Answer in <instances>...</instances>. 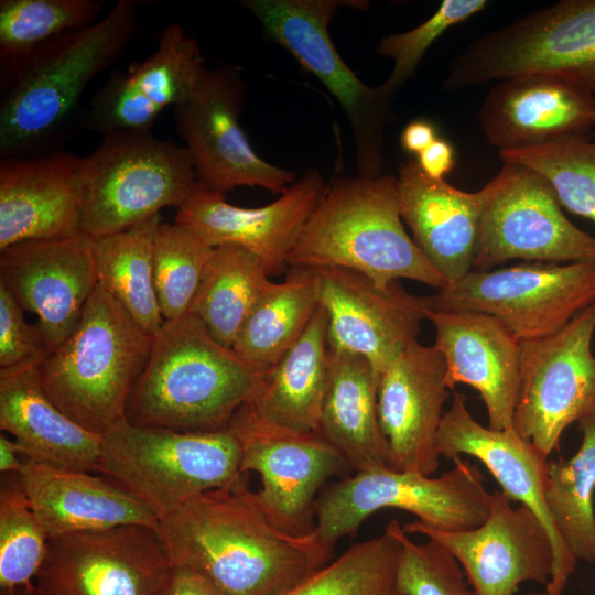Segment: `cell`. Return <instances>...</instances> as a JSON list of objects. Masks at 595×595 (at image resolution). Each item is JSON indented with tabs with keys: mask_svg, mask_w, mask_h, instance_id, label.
<instances>
[{
	"mask_svg": "<svg viewBox=\"0 0 595 595\" xmlns=\"http://www.w3.org/2000/svg\"><path fill=\"white\" fill-rule=\"evenodd\" d=\"M99 0H1V89L40 47L97 22Z\"/></svg>",
	"mask_w": 595,
	"mask_h": 595,
	"instance_id": "36",
	"label": "cell"
},
{
	"mask_svg": "<svg viewBox=\"0 0 595 595\" xmlns=\"http://www.w3.org/2000/svg\"><path fill=\"white\" fill-rule=\"evenodd\" d=\"M0 595H37V592L33 584L26 587H18L13 589L0 591Z\"/></svg>",
	"mask_w": 595,
	"mask_h": 595,
	"instance_id": "48",
	"label": "cell"
},
{
	"mask_svg": "<svg viewBox=\"0 0 595 595\" xmlns=\"http://www.w3.org/2000/svg\"><path fill=\"white\" fill-rule=\"evenodd\" d=\"M439 138L435 126L426 119L410 121L401 132L402 148L413 154H420Z\"/></svg>",
	"mask_w": 595,
	"mask_h": 595,
	"instance_id": "46",
	"label": "cell"
},
{
	"mask_svg": "<svg viewBox=\"0 0 595 595\" xmlns=\"http://www.w3.org/2000/svg\"><path fill=\"white\" fill-rule=\"evenodd\" d=\"M582 443L569 459L547 464L545 500L576 560L595 562V414L578 422Z\"/></svg>",
	"mask_w": 595,
	"mask_h": 595,
	"instance_id": "35",
	"label": "cell"
},
{
	"mask_svg": "<svg viewBox=\"0 0 595 595\" xmlns=\"http://www.w3.org/2000/svg\"><path fill=\"white\" fill-rule=\"evenodd\" d=\"M171 565L186 567L221 595H286L331 562L334 549L315 530L296 534L266 510L244 473L159 519Z\"/></svg>",
	"mask_w": 595,
	"mask_h": 595,
	"instance_id": "1",
	"label": "cell"
},
{
	"mask_svg": "<svg viewBox=\"0 0 595 595\" xmlns=\"http://www.w3.org/2000/svg\"><path fill=\"white\" fill-rule=\"evenodd\" d=\"M401 549L396 573L398 595H474L461 564L444 547L411 540L396 519L387 526Z\"/></svg>",
	"mask_w": 595,
	"mask_h": 595,
	"instance_id": "41",
	"label": "cell"
},
{
	"mask_svg": "<svg viewBox=\"0 0 595 595\" xmlns=\"http://www.w3.org/2000/svg\"><path fill=\"white\" fill-rule=\"evenodd\" d=\"M440 477L388 466L356 472L327 487L315 505V533L334 549L354 536L374 512L393 508L413 513L425 526L444 532L472 530L489 515L491 493L479 467L465 458Z\"/></svg>",
	"mask_w": 595,
	"mask_h": 595,
	"instance_id": "7",
	"label": "cell"
},
{
	"mask_svg": "<svg viewBox=\"0 0 595 595\" xmlns=\"http://www.w3.org/2000/svg\"><path fill=\"white\" fill-rule=\"evenodd\" d=\"M403 530L452 553L474 595H517L522 583L545 587L551 578L553 549L544 526L524 505L512 507L499 490L491 493L489 515L475 529L444 532L414 520Z\"/></svg>",
	"mask_w": 595,
	"mask_h": 595,
	"instance_id": "17",
	"label": "cell"
},
{
	"mask_svg": "<svg viewBox=\"0 0 595 595\" xmlns=\"http://www.w3.org/2000/svg\"><path fill=\"white\" fill-rule=\"evenodd\" d=\"M484 191L473 270H489L513 259L595 262V238L564 216L551 185L533 170L504 162Z\"/></svg>",
	"mask_w": 595,
	"mask_h": 595,
	"instance_id": "13",
	"label": "cell"
},
{
	"mask_svg": "<svg viewBox=\"0 0 595 595\" xmlns=\"http://www.w3.org/2000/svg\"><path fill=\"white\" fill-rule=\"evenodd\" d=\"M152 343L153 335L97 284L74 331L37 367L42 386L65 414L102 435L126 419Z\"/></svg>",
	"mask_w": 595,
	"mask_h": 595,
	"instance_id": "5",
	"label": "cell"
},
{
	"mask_svg": "<svg viewBox=\"0 0 595 595\" xmlns=\"http://www.w3.org/2000/svg\"><path fill=\"white\" fill-rule=\"evenodd\" d=\"M213 249L177 223H160L153 245V280L164 321L190 312Z\"/></svg>",
	"mask_w": 595,
	"mask_h": 595,
	"instance_id": "40",
	"label": "cell"
},
{
	"mask_svg": "<svg viewBox=\"0 0 595 595\" xmlns=\"http://www.w3.org/2000/svg\"><path fill=\"white\" fill-rule=\"evenodd\" d=\"M400 549L398 538L385 527L382 534L354 544L286 595H398Z\"/></svg>",
	"mask_w": 595,
	"mask_h": 595,
	"instance_id": "37",
	"label": "cell"
},
{
	"mask_svg": "<svg viewBox=\"0 0 595 595\" xmlns=\"http://www.w3.org/2000/svg\"><path fill=\"white\" fill-rule=\"evenodd\" d=\"M207 68L199 46L180 24L165 28L155 51L126 71L113 72L93 96L87 125L102 136L149 132L167 108L185 102Z\"/></svg>",
	"mask_w": 595,
	"mask_h": 595,
	"instance_id": "22",
	"label": "cell"
},
{
	"mask_svg": "<svg viewBox=\"0 0 595 595\" xmlns=\"http://www.w3.org/2000/svg\"><path fill=\"white\" fill-rule=\"evenodd\" d=\"M320 307L315 269L291 267L271 282L242 324L232 350L256 374L271 368L303 335Z\"/></svg>",
	"mask_w": 595,
	"mask_h": 595,
	"instance_id": "32",
	"label": "cell"
},
{
	"mask_svg": "<svg viewBox=\"0 0 595 595\" xmlns=\"http://www.w3.org/2000/svg\"><path fill=\"white\" fill-rule=\"evenodd\" d=\"M379 376L367 358L329 349L318 433L356 472L390 467V447L378 418Z\"/></svg>",
	"mask_w": 595,
	"mask_h": 595,
	"instance_id": "30",
	"label": "cell"
},
{
	"mask_svg": "<svg viewBox=\"0 0 595 595\" xmlns=\"http://www.w3.org/2000/svg\"><path fill=\"white\" fill-rule=\"evenodd\" d=\"M259 375L192 313L164 321L126 408L134 425L181 432L226 429Z\"/></svg>",
	"mask_w": 595,
	"mask_h": 595,
	"instance_id": "2",
	"label": "cell"
},
{
	"mask_svg": "<svg viewBox=\"0 0 595 595\" xmlns=\"http://www.w3.org/2000/svg\"><path fill=\"white\" fill-rule=\"evenodd\" d=\"M529 74L595 95V0H561L477 37L450 61L443 86L458 91Z\"/></svg>",
	"mask_w": 595,
	"mask_h": 595,
	"instance_id": "8",
	"label": "cell"
},
{
	"mask_svg": "<svg viewBox=\"0 0 595 595\" xmlns=\"http://www.w3.org/2000/svg\"><path fill=\"white\" fill-rule=\"evenodd\" d=\"M441 457L472 456L484 464L511 501L529 508L544 526L553 549L548 595H563L577 560L559 533L545 500L547 459L511 428L497 431L483 426L469 413L465 398L454 393L436 440Z\"/></svg>",
	"mask_w": 595,
	"mask_h": 595,
	"instance_id": "20",
	"label": "cell"
},
{
	"mask_svg": "<svg viewBox=\"0 0 595 595\" xmlns=\"http://www.w3.org/2000/svg\"><path fill=\"white\" fill-rule=\"evenodd\" d=\"M416 162L430 178L444 180L455 165L454 148L448 141L439 137L418 154Z\"/></svg>",
	"mask_w": 595,
	"mask_h": 595,
	"instance_id": "45",
	"label": "cell"
},
{
	"mask_svg": "<svg viewBox=\"0 0 595 595\" xmlns=\"http://www.w3.org/2000/svg\"><path fill=\"white\" fill-rule=\"evenodd\" d=\"M429 310L480 312L501 321L521 340L562 329L595 302V262H524L472 270L425 296Z\"/></svg>",
	"mask_w": 595,
	"mask_h": 595,
	"instance_id": "11",
	"label": "cell"
},
{
	"mask_svg": "<svg viewBox=\"0 0 595 595\" xmlns=\"http://www.w3.org/2000/svg\"><path fill=\"white\" fill-rule=\"evenodd\" d=\"M24 457L21 454L18 444L4 432L0 435V473L19 474L23 466Z\"/></svg>",
	"mask_w": 595,
	"mask_h": 595,
	"instance_id": "47",
	"label": "cell"
},
{
	"mask_svg": "<svg viewBox=\"0 0 595 595\" xmlns=\"http://www.w3.org/2000/svg\"><path fill=\"white\" fill-rule=\"evenodd\" d=\"M502 162L524 165L548 181L560 205L595 226V139L562 138L544 144L499 151Z\"/></svg>",
	"mask_w": 595,
	"mask_h": 595,
	"instance_id": "38",
	"label": "cell"
},
{
	"mask_svg": "<svg viewBox=\"0 0 595 595\" xmlns=\"http://www.w3.org/2000/svg\"><path fill=\"white\" fill-rule=\"evenodd\" d=\"M448 398L445 361L434 345L416 340L380 371L378 418L391 468L430 476L436 472V440Z\"/></svg>",
	"mask_w": 595,
	"mask_h": 595,
	"instance_id": "23",
	"label": "cell"
},
{
	"mask_svg": "<svg viewBox=\"0 0 595 595\" xmlns=\"http://www.w3.org/2000/svg\"><path fill=\"white\" fill-rule=\"evenodd\" d=\"M327 315L320 305L299 340L267 371L246 404L260 419L298 431L318 432L328 379Z\"/></svg>",
	"mask_w": 595,
	"mask_h": 595,
	"instance_id": "31",
	"label": "cell"
},
{
	"mask_svg": "<svg viewBox=\"0 0 595 595\" xmlns=\"http://www.w3.org/2000/svg\"><path fill=\"white\" fill-rule=\"evenodd\" d=\"M136 29L134 1L119 0L90 26L34 52L1 89V158L31 155L58 138L89 82L120 56Z\"/></svg>",
	"mask_w": 595,
	"mask_h": 595,
	"instance_id": "4",
	"label": "cell"
},
{
	"mask_svg": "<svg viewBox=\"0 0 595 595\" xmlns=\"http://www.w3.org/2000/svg\"><path fill=\"white\" fill-rule=\"evenodd\" d=\"M246 86L234 66L207 69L195 93L175 107L174 123L185 142L197 181L225 193L259 186L282 194L295 181L291 171L262 160L239 125Z\"/></svg>",
	"mask_w": 595,
	"mask_h": 595,
	"instance_id": "15",
	"label": "cell"
},
{
	"mask_svg": "<svg viewBox=\"0 0 595 595\" xmlns=\"http://www.w3.org/2000/svg\"><path fill=\"white\" fill-rule=\"evenodd\" d=\"M328 185L317 170H309L278 199L246 208L229 204L223 193L197 184L177 208L175 223L208 246H240L255 253L269 275L289 269V256Z\"/></svg>",
	"mask_w": 595,
	"mask_h": 595,
	"instance_id": "19",
	"label": "cell"
},
{
	"mask_svg": "<svg viewBox=\"0 0 595 595\" xmlns=\"http://www.w3.org/2000/svg\"><path fill=\"white\" fill-rule=\"evenodd\" d=\"M595 302L550 336L520 342L512 429L548 459L565 429L595 414Z\"/></svg>",
	"mask_w": 595,
	"mask_h": 595,
	"instance_id": "12",
	"label": "cell"
},
{
	"mask_svg": "<svg viewBox=\"0 0 595 595\" xmlns=\"http://www.w3.org/2000/svg\"><path fill=\"white\" fill-rule=\"evenodd\" d=\"M266 33L312 73L336 98L351 127L357 173L382 175L385 129L394 121V95L363 83L338 55L328 24L343 6L366 8V1L244 0Z\"/></svg>",
	"mask_w": 595,
	"mask_h": 595,
	"instance_id": "10",
	"label": "cell"
},
{
	"mask_svg": "<svg viewBox=\"0 0 595 595\" xmlns=\"http://www.w3.org/2000/svg\"><path fill=\"white\" fill-rule=\"evenodd\" d=\"M289 268H346L385 286L408 279L448 285L407 234L397 177L339 176L328 187L289 256Z\"/></svg>",
	"mask_w": 595,
	"mask_h": 595,
	"instance_id": "3",
	"label": "cell"
},
{
	"mask_svg": "<svg viewBox=\"0 0 595 595\" xmlns=\"http://www.w3.org/2000/svg\"><path fill=\"white\" fill-rule=\"evenodd\" d=\"M24 458L22 487L48 540L122 526L156 529L159 518L108 477Z\"/></svg>",
	"mask_w": 595,
	"mask_h": 595,
	"instance_id": "27",
	"label": "cell"
},
{
	"mask_svg": "<svg viewBox=\"0 0 595 595\" xmlns=\"http://www.w3.org/2000/svg\"><path fill=\"white\" fill-rule=\"evenodd\" d=\"M171 563L155 529L122 526L48 540L37 595H156Z\"/></svg>",
	"mask_w": 595,
	"mask_h": 595,
	"instance_id": "16",
	"label": "cell"
},
{
	"mask_svg": "<svg viewBox=\"0 0 595 595\" xmlns=\"http://www.w3.org/2000/svg\"><path fill=\"white\" fill-rule=\"evenodd\" d=\"M84 158L80 232L91 239L123 231L162 208H180L197 184L185 147L149 132L102 136Z\"/></svg>",
	"mask_w": 595,
	"mask_h": 595,
	"instance_id": "9",
	"label": "cell"
},
{
	"mask_svg": "<svg viewBox=\"0 0 595 595\" xmlns=\"http://www.w3.org/2000/svg\"><path fill=\"white\" fill-rule=\"evenodd\" d=\"M160 214L123 231L91 239L102 286L151 335L164 323L153 280V245Z\"/></svg>",
	"mask_w": 595,
	"mask_h": 595,
	"instance_id": "34",
	"label": "cell"
},
{
	"mask_svg": "<svg viewBox=\"0 0 595 595\" xmlns=\"http://www.w3.org/2000/svg\"><path fill=\"white\" fill-rule=\"evenodd\" d=\"M271 282L255 253L236 245L215 247L188 313L214 339L232 348L242 324Z\"/></svg>",
	"mask_w": 595,
	"mask_h": 595,
	"instance_id": "33",
	"label": "cell"
},
{
	"mask_svg": "<svg viewBox=\"0 0 595 595\" xmlns=\"http://www.w3.org/2000/svg\"><path fill=\"white\" fill-rule=\"evenodd\" d=\"M227 428L241 450V472L261 479L257 491L268 513L285 530H315L317 491L348 467L345 457L318 432L282 428L257 416L245 403Z\"/></svg>",
	"mask_w": 595,
	"mask_h": 595,
	"instance_id": "14",
	"label": "cell"
},
{
	"mask_svg": "<svg viewBox=\"0 0 595 595\" xmlns=\"http://www.w3.org/2000/svg\"><path fill=\"white\" fill-rule=\"evenodd\" d=\"M435 329L434 347L446 366L450 390L476 389L487 410L488 428H512L520 386V342L497 317L480 312L426 310Z\"/></svg>",
	"mask_w": 595,
	"mask_h": 595,
	"instance_id": "25",
	"label": "cell"
},
{
	"mask_svg": "<svg viewBox=\"0 0 595 595\" xmlns=\"http://www.w3.org/2000/svg\"><path fill=\"white\" fill-rule=\"evenodd\" d=\"M315 270L329 349L360 355L380 372L416 342L425 296L411 294L399 280L381 286L351 269Z\"/></svg>",
	"mask_w": 595,
	"mask_h": 595,
	"instance_id": "18",
	"label": "cell"
},
{
	"mask_svg": "<svg viewBox=\"0 0 595 595\" xmlns=\"http://www.w3.org/2000/svg\"><path fill=\"white\" fill-rule=\"evenodd\" d=\"M240 465V444L228 428L181 432L122 419L102 434L98 472L161 519L197 495L235 483L244 474Z\"/></svg>",
	"mask_w": 595,
	"mask_h": 595,
	"instance_id": "6",
	"label": "cell"
},
{
	"mask_svg": "<svg viewBox=\"0 0 595 595\" xmlns=\"http://www.w3.org/2000/svg\"><path fill=\"white\" fill-rule=\"evenodd\" d=\"M0 284L36 316L52 353L74 331L98 284L91 238L29 240L0 250Z\"/></svg>",
	"mask_w": 595,
	"mask_h": 595,
	"instance_id": "21",
	"label": "cell"
},
{
	"mask_svg": "<svg viewBox=\"0 0 595 595\" xmlns=\"http://www.w3.org/2000/svg\"><path fill=\"white\" fill-rule=\"evenodd\" d=\"M47 548L48 538L33 511L19 474L1 475L0 591L33 585Z\"/></svg>",
	"mask_w": 595,
	"mask_h": 595,
	"instance_id": "39",
	"label": "cell"
},
{
	"mask_svg": "<svg viewBox=\"0 0 595 595\" xmlns=\"http://www.w3.org/2000/svg\"><path fill=\"white\" fill-rule=\"evenodd\" d=\"M595 139V138H594Z\"/></svg>",
	"mask_w": 595,
	"mask_h": 595,
	"instance_id": "50",
	"label": "cell"
},
{
	"mask_svg": "<svg viewBox=\"0 0 595 595\" xmlns=\"http://www.w3.org/2000/svg\"><path fill=\"white\" fill-rule=\"evenodd\" d=\"M487 3L486 0H444L428 20L414 29L381 39L377 53L393 61L389 77L381 84L383 89L396 95L414 75L429 47L446 30L485 10Z\"/></svg>",
	"mask_w": 595,
	"mask_h": 595,
	"instance_id": "42",
	"label": "cell"
},
{
	"mask_svg": "<svg viewBox=\"0 0 595 595\" xmlns=\"http://www.w3.org/2000/svg\"><path fill=\"white\" fill-rule=\"evenodd\" d=\"M517 595H548L545 592H532V593H522Z\"/></svg>",
	"mask_w": 595,
	"mask_h": 595,
	"instance_id": "49",
	"label": "cell"
},
{
	"mask_svg": "<svg viewBox=\"0 0 595 595\" xmlns=\"http://www.w3.org/2000/svg\"><path fill=\"white\" fill-rule=\"evenodd\" d=\"M400 213L413 240L446 281L453 283L474 269L484 202V187L465 192L433 180L410 159L397 177Z\"/></svg>",
	"mask_w": 595,
	"mask_h": 595,
	"instance_id": "28",
	"label": "cell"
},
{
	"mask_svg": "<svg viewBox=\"0 0 595 595\" xmlns=\"http://www.w3.org/2000/svg\"><path fill=\"white\" fill-rule=\"evenodd\" d=\"M478 119L499 151L586 136L595 126V95L558 77L529 74L497 82Z\"/></svg>",
	"mask_w": 595,
	"mask_h": 595,
	"instance_id": "26",
	"label": "cell"
},
{
	"mask_svg": "<svg viewBox=\"0 0 595 595\" xmlns=\"http://www.w3.org/2000/svg\"><path fill=\"white\" fill-rule=\"evenodd\" d=\"M156 595H221L201 575L183 567L172 565L169 575Z\"/></svg>",
	"mask_w": 595,
	"mask_h": 595,
	"instance_id": "44",
	"label": "cell"
},
{
	"mask_svg": "<svg viewBox=\"0 0 595 595\" xmlns=\"http://www.w3.org/2000/svg\"><path fill=\"white\" fill-rule=\"evenodd\" d=\"M84 158L65 151L1 158L0 250L80 235Z\"/></svg>",
	"mask_w": 595,
	"mask_h": 595,
	"instance_id": "24",
	"label": "cell"
},
{
	"mask_svg": "<svg viewBox=\"0 0 595 595\" xmlns=\"http://www.w3.org/2000/svg\"><path fill=\"white\" fill-rule=\"evenodd\" d=\"M0 429L26 459L98 470L102 435L83 428L51 400L37 367L0 369Z\"/></svg>",
	"mask_w": 595,
	"mask_h": 595,
	"instance_id": "29",
	"label": "cell"
},
{
	"mask_svg": "<svg viewBox=\"0 0 595 595\" xmlns=\"http://www.w3.org/2000/svg\"><path fill=\"white\" fill-rule=\"evenodd\" d=\"M50 354L39 325L28 323L24 310L0 284V369L39 367Z\"/></svg>",
	"mask_w": 595,
	"mask_h": 595,
	"instance_id": "43",
	"label": "cell"
}]
</instances>
